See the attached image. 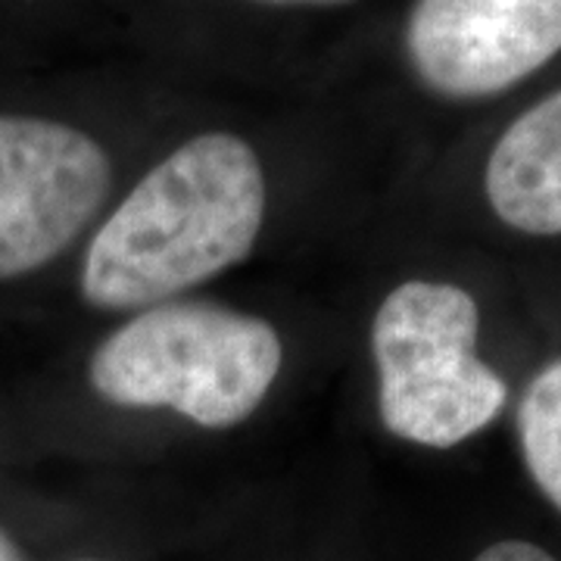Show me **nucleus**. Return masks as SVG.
I'll return each instance as SVG.
<instances>
[{"label": "nucleus", "mask_w": 561, "mask_h": 561, "mask_svg": "<svg viewBox=\"0 0 561 561\" xmlns=\"http://www.w3.org/2000/svg\"><path fill=\"white\" fill-rule=\"evenodd\" d=\"M0 561H25V559H22L20 546L10 540V537H7L3 530H0Z\"/></svg>", "instance_id": "nucleus-10"}, {"label": "nucleus", "mask_w": 561, "mask_h": 561, "mask_svg": "<svg viewBox=\"0 0 561 561\" xmlns=\"http://www.w3.org/2000/svg\"><path fill=\"white\" fill-rule=\"evenodd\" d=\"M478 302L446 280H405L371 328L383 427L402 440L449 449L502 412L508 387L478 356Z\"/></svg>", "instance_id": "nucleus-3"}, {"label": "nucleus", "mask_w": 561, "mask_h": 561, "mask_svg": "<svg viewBox=\"0 0 561 561\" xmlns=\"http://www.w3.org/2000/svg\"><path fill=\"white\" fill-rule=\"evenodd\" d=\"M262 7H343V3H353V0H253Z\"/></svg>", "instance_id": "nucleus-9"}, {"label": "nucleus", "mask_w": 561, "mask_h": 561, "mask_svg": "<svg viewBox=\"0 0 561 561\" xmlns=\"http://www.w3.org/2000/svg\"><path fill=\"white\" fill-rule=\"evenodd\" d=\"M268 321L216 302L144 309L98 346L91 387L125 409H175L201 427L250 419L280 371Z\"/></svg>", "instance_id": "nucleus-2"}, {"label": "nucleus", "mask_w": 561, "mask_h": 561, "mask_svg": "<svg viewBox=\"0 0 561 561\" xmlns=\"http://www.w3.org/2000/svg\"><path fill=\"white\" fill-rule=\"evenodd\" d=\"M265 175L238 135L206 131L150 169L88 247L81 294L98 309H144L219 275L253 250Z\"/></svg>", "instance_id": "nucleus-1"}, {"label": "nucleus", "mask_w": 561, "mask_h": 561, "mask_svg": "<svg viewBox=\"0 0 561 561\" xmlns=\"http://www.w3.org/2000/svg\"><path fill=\"white\" fill-rule=\"evenodd\" d=\"M483 191L493 213L524 234H561V91L530 106L496 140Z\"/></svg>", "instance_id": "nucleus-6"}, {"label": "nucleus", "mask_w": 561, "mask_h": 561, "mask_svg": "<svg viewBox=\"0 0 561 561\" xmlns=\"http://www.w3.org/2000/svg\"><path fill=\"white\" fill-rule=\"evenodd\" d=\"M76 561H101V559H76Z\"/></svg>", "instance_id": "nucleus-11"}, {"label": "nucleus", "mask_w": 561, "mask_h": 561, "mask_svg": "<svg viewBox=\"0 0 561 561\" xmlns=\"http://www.w3.org/2000/svg\"><path fill=\"white\" fill-rule=\"evenodd\" d=\"M524 461L540 493L561 512V359L530 381L518 405Z\"/></svg>", "instance_id": "nucleus-7"}, {"label": "nucleus", "mask_w": 561, "mask_h": 561, "mask_svg": "<svg viewBox=\"0 0 561 561\" xmlns=\"http://www.w3.org/2000/svg\"><path fill=\"white\" fill-rule=\"evenodd\" d=\"M474 561H559L556 556H549L546 549L524 540H502L493 542L490 549H483Z\"/></svg>", "instance_id": "nucleus-8"}, {"label": "nucleus", "mask_w": 561, "mask_h": 561, "mask_svg": "<svg viewBox=\"0 0 561 561\" xmlns=\"http://www.w3.org/2000/svg\"><path fill=\"white\" fill-rule=\"evenodd\" d=\"M110 157L72 125L0 116V278L60 256L101 213Z\"/></svg>", "instance_id": "nucleus-4"}, {"label": "nucleus", "mask_w": 561, "mask_h": 561, "mask_svg": "<svg viewBox=\"0 0 561 561\" xmlns=\"http://www.w3.org/2000/svg\"><path fill=\"white\" fill-rule=\"evenodd\" d=\"M561 54V0H415L405 57L453 101L493 98Z\"/></svg>", "instance_id": "nucleus-5"}]
</instances>
